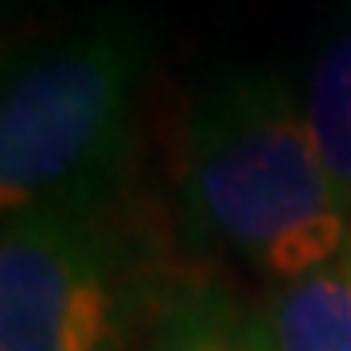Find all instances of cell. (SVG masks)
I'll use <instances>...</instances> for the list:
<instances>
[{
  "instance_id": "1",
  "label": "cell",
  "mask_w": 351,
  "mask_h": 351,
  "mask_svg": "<svg viewBox=\"0 0 351 351\" xmlns=\"http://www.w3.org/2000/svg\"><path fill=\"white\" fill-rule=\"evenodd\" d=\"M184 230L199 250H226L297 281L348 246L304 110L269 66H239L207 82L188 117Z\"/></svg>"
},
{
  "instance_id": "2",
  "label": "cell",
  "mask_w": 351,
  "mask_h": 351,
  "mask_svg": "<svg viewBox=\"0 0 351 351\" xmlns=\"http://www.w3.org/2000/svg\"><path fill=\"white\" fill-rule=\"evenodd\" d=\"M149 47V24L113 8L4 66V215L32 207L98 215L110 203Z\"/></svg>"
},
{
  "instance_id": "3",
  "label": "cell",
  "mask_w": 351,
  "mask_h": 351,
  "mask_svg": "<svg viewBox=\"0 0 351 351\" xmlns=\"http://www.w3.org/2000/svg\"><path fill=\"white\" fill-rule=\"evenodd\" d=\"M121 324L98 215L66 207L4 215L0 351H121Z\"/></svg>"
},
{
  "instance_id": "4",
  "label": "cell",
  "mask_w": 351,
  "mask_h": 351,
  "mask_svg": "<svg viewBox=\"0 0 351 351\" xmlns=\"http://www.w3.org/2000/svg\"><path fill=\"white\" fill-rule=\"evenodd\" d=\"M269 351H351V234L336 262L289 281L262 316Z\"/></svg>"
},
{
  "instance_id": "5",
  "label": "cell",
  "mask_w": 351,
  "mask_h": 351,
  "mask_svg": "<svg viewBox=\"0 0 351 351\" xmlns=\"http://www.w3.org/2000/svg\"><path fill=\"white\" fill-rule=\"evenodd\" d=\"M304 121L339 211H351V12L316 43L304 82Z\"/></svg>"
},
{
  "instance_id": "6",
  "label": "cell",
  "mask_w": 351,
  "mask_h": 351,
  "mask_svg": "<svg viewBox=\"0 0 351 351\" xmlns=\"http://www.w3.org/2000/svg\"><path fill=\"white\" fill-rule=\"evenodd\" d=\"M250 320L219 285L188 277L164 285L145 304L137 351H242Z\"/></svg>"
},
{
  "instance_id": "7",
  "label": "cell",
  "mask_w": 351,
  "mask_h": 351,
  "mask_svg": "<svg viewBox=\"0 0 351 351\" xmlns=\"http://www.w3.org/2000/svg\"><path fill=\"white\" fill-rule=\"evenodd\" d=\"M242 351H269L265 343V332H262V320H250V332H246V348Z\"/></svg>"
},
{
  "instance_id": "8",
  "label": "cell",
  "mask_w": 351,
  "mask_h": 351,
  "mask_svg": "<svg viewBox=\"0 0 351 351\" xmlns=\"http://www.w3.org/2000/svg\"><path fill=\"white\" fill-rule=\"evenodd\" d=\"M8 4H27V0H8Z\"/></svg>"
}]
</instances>
